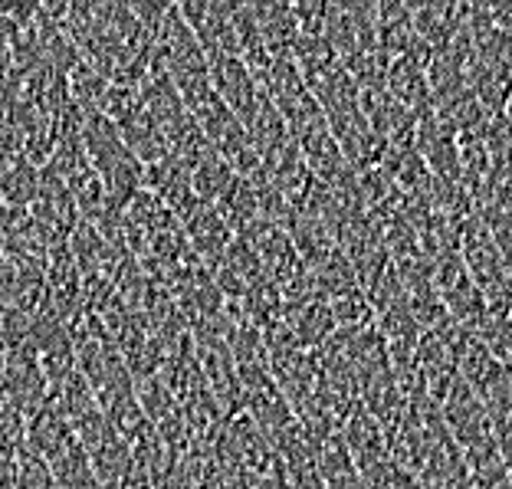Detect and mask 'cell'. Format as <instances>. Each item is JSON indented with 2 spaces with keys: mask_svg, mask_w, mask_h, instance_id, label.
I'll list each match as a JSON object with an SVG mask.
<instances>
[{
  "mask_svg": "<svg viewBox=\"0 0 512 489\" xmlns=\"http://www.w3.org/2000/svg\"><path fill=\"white\" fill-rule=\"evenodd\" d=\"M460 253H463V263H467L476 289H480L486 306H490V312L512 316V276H509V266L503 260V250H499L493 230L486 227L476 214L467 220V224H463Z\"/></svg>",
  "mask_w": 512,
  "mask_h": 489,
  "instance_id": "obj_2",
  "label": "cell"
},
{
  "mask_svg": "<svg viewBox=\"0 0 512 489\" xmlns=\"http://www.w3.org/2000/svg\"><path fill=\"white\" fill-rule=\"evenodd\" d=\"M427 63H430V56H394L388 63V73H384L388 92L407 112H414L417 119L437 109L434 89H430V76H427Z\"/></svg>",
  "mask_w": 512,
  "mask_h": 489,
  "instance_id": "obj_8",
  "label": "cell"
},
{
  "mask_svg": "<svg viewBox=\"0 0 512 489\" xmlns=\"http://www.w3.org/2000/svg\"><path fill=\"white\" fill-rule=\"evenodd\" d=\"M4 207H7V204H4V197H0V211H4Z\"/></svg>",
  "mask_w": 512,
  "mask_h": 489,
  "instance_id": "obj_14",
  "label": "cell"
},
{
  "mask_svg": "<svg viewBox=\"0 0 512 489\" xmlns=\"http://www.w3.org/2000/svg\"><path fill=\"white\" fill-rule=\"evenodd\" d=\"M473 335L486 345V352H490L499 365H503L506 371H512V316L490 312Z\"/></svg>",
  "mask_w": 512,
  "mask_h": 489,
  "instance_id": "obj_12",
  "label": "cell"
},
{
  "mask_svg": "<svg viewBox=\"0 0 512 489\" xmlns=\"http://www.w3.org/2000/svg\"><path fill=\"white\" fill-rule=\"evenodd\" d=\"M178 227H181V234L188 237L191 250L201 256L211 270H217V266L224 263L227 250L234 247V240H237L224 214L217 211V204L204 201V197H197L188 211L178 214Z\"/></svg>",
  "mask_w": 512,
  "mask_h": 489,
  "instance_id": "obj_5",
  "label": "cell"
},
{
  "mask_svg": "<svg viewBox=\"0 0 512 489\" xmlns=\"http://www.w3.org/2000/svg\"><path fill=\"white\" fill-rule=\"evenodd\" d=\"M4 358H7V342H4V332H0V375H4Z\"/></svg>",
  "mask_w": 512,
  "mask_h": 489,
  "instance_id": "obj_13",
  "label": "cell"
},
{
  "mask_svg": "<svg viewBox=\"0 0 512 489\" xmlns=\"http://www.w3.org/2000/svg\"><path fill=\"white\" fill-rule=\"evenodd\" d=\"M253 14L260 20L266 46H270L276 56L293 53V46L299 40V23H296L293 4H283V0H253Z\"/></svg>",
  "mask_w": 512,
  "mask_h": 489,
  "instance_id": "obj_10",
  "label": "cell"
},
{
  "mask_svg": "<svg viewBox=\"0 0 512 489\" xmlns=\"http://www.w3.org/2000/svg\"><path fill=\"white\" fill-rule=\"evenodd\" d=\"M414 151L424 158V165L430 168L434 178H440V181H463L460 135H457V128H453L437 109L417 119Z\"/></svg>",
  "mask_w": 512,
  "mask_h": 489,
  "instance_id": "obj_6",
  "label": "cell"
},
{
  "mask_svg": "<svg viewBox=\"0 0 512 489\" xmlns=\"http://www.w3.org/2000/svg\"><path fill=\"white\" fill-rule=\"evenodd\" d=\"M434 283L440 302H444L447 316L463 325L467 332H476L483 325V319L490 316V306H486L483 293L476 289L473 276L463 263V253H447L434 260Z\"/></svg>",
  "mask_w": 512,
  "mask_h": 489,
  "instance_id": "obj_3",
  "label": "cell"
},
{
  "mask_svg": "<svg viewBox=\"0 0 512 489\" xmlns=\"http://www.w3.org/2000/svg\"><path fill=\"white\" fill-rule=\"evenodd\" d=\"M207 76H211V86L230 106V112L247 125L250 115L256 112V106H260V99H263L260 83H256L247 60H243L240 53H211L207 56Z\"/></svg>",
  "mask_w": 512,
  "mask_h": 489,
  "instance_id": "obj_4",
  "label": "cell"
},
{
  "mask_svg": "<svg viewBox=\"0 0 512 489\" xmlns=\"http://www.w3.org/2000/svg\"><path fill=\"white\" fill-rule=\"evenodd\" d=\"M40 174L43 168L33 165L27 155H17L0 168V197L7 207H33L40 197Z\"/></svg>",
  "mask_w": 512,
  "mask_h": 489,
  "instance_id": "obj_11",
  "label": "cell"
},
{
  "mask_svg": "<svg viewBox=\"0 0 512 489\" xmlns=\"http://www.w3.org/2000/svg\"><path fill=\"white\" fill-rule=\"evenodd\" d=\"M181 14L201 40L204 53H240L234 4L227 0H181Z\"/></svg>",
  "mask_w": 512,
  "mask_h": 489,
  "instance_id": "obj_7",
  "label": "cell"
},
{
  "mask_svg": "<svg viewBox=\"0 0 512 489\" xmlns=\"http://www.w3.org/2000/svg\"><path fill=\"white\" fill-rule=\"evenodd\" d=\"M83 142H86V155L92 161V168H96L102 184H106L109 201L125 207L145 188V165L135 158V151L125 145L119 125L102 112H89L83 119Z\"/></svg>",
  "mask_w": 512,
  "mask_h": 489,
  "instance_id": "obj_1",
  "label": "cell"
},
{
  "mask_svg": "<svg viewBox=\"0 0 512 489\" xmlns=\"http://www.w3.org/2000/svg\"><path fill=\"white\" fill-rule=\"evenodd\" d=\"M145 188L155 197H161V201L174 211V217L184 214L197 201L191 171L181 158H174V155L155 161V165H145Z\"/></svg>",
  "mask_w": 512,
  "mask_h": 489,
  "instance_id": "obj_9",
  "label": "cell"
}]
</instances>
